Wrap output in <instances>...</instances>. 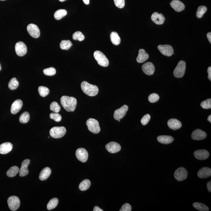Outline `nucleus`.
Returning <instances> with one entry per match:
<instances>
[{"label": "nucleus", "instance_id": "nucleus-1", "mask_svg": "<svg viewBox=\"0 0 211 211\" xmlns=\"http://www.w3.org/2000/svg\"><path fill=\"white\" fill-rule=\"evenodd\" d=\"M60 101L61 105L66 111H75L77 104V100L75 97L63 96L61 97Z\"/></svg>", "mask_w": 211, "mask_h": 211}, {"label": "nucleus", "instance_id": "nucleus-2", "mask_svg": "<svg viewBox=\"0 0 211 211\" xmlns=\"http://www.w3.org/2000/svg\"><path fill=\"white\" fill-rule=\"evenodd\" d=\"M81 86L83 92L89 96H95L98 93V87L94 85L90 84L87 82L83 81L81 83Z\"/></svg>", "mask_w": 211, "mask_h": 211}, {"label": "nucleus", "instance_id": "nucleus-3", "mask_svg": "<svg viewBox=\"0 0 211 211\" xmlns=\"http://www.w3.org/2000/svg\"><path fill=\"white\" fill-rule=\"evenodd\" d=\"M94 56L99 65L103 67H107L109 64V62L106 57L101 51H96L94 53Z\"/></svg>", "mask_w": 211, "mask_h": 211}, {"label": "nucleus", "instance_id": "nucleus-4", "mask_svg": "<svg viewBox=\"0 0 211 211\" xmlns=\"http://www.w3.org/2000/svg\"><path fill=\"white\" fill-rule=\"evenodd\" d=\"M86 124L89 130L92 133L97 134L100 133V124L96 120L90 118L86 121Z\"/></svg>", "mask_w": 211, "mask_h": 211}, {"label": "nucleus", "instance_id": "nucleus-5", "mask_svg": "<svg viewBox=\"0 0 211 211\" xmlns=\"http://www.w3.org/2000/svg\"><path fill=\"white\" fill-rule=\"evenodd\" d=\"M66 129L64 127H54L50 131V135L52 137L59 138L64 136L66 133Z\"/></svg>", "mask_w": 211, "mask_h": 211}, {"label": "nucleus", "instance_id": "nucleus-6", "mask_svg": "<svg viewBox=\"0 0 211 211\" xmlns=\"http://www.w3.org/2000/svg\"><path fill=\"white\" fill-rule=\"evenodd\" d=\"M186 69V63L185 61H180L178 64L174 71V75L176 78H182L184 76Z\"/></svg>", "mask_w": 211, "mask_h": 211}, {"label": "nucleus", "instance_id": "nucleus-7", "mask_svg": "<svg viewBox=\"0 0 211 211\" xmlns=\"http://www.w3.org/2000/svg\"><path fill=\"white\" fill-rule=\"evenodd\" d=\"M9 208L12 211H16L20 207V202L19 199L16 196L9 197L7 201Z\"/></svg>", "mask_w": 211, "mask_h": 211}, {"label": "nucleus", "instance_id": "nucleus-8", "mask_svg": "<svg viewBox=\"0 0 211 211\" xmlns=\"http://www.w3.org/2000/svg\"><path fill=\"white\" fill-rule=\"evenodd\" d=\"M188 176V172L185 168L180 167L175 171L174 178L178 181L181 182L186 179Z\"/></svg>", "mask_w": 211, "mask_h": 211}, {"label": "nucleus", "instance_id": "nucleus-9", "mask_svg": "<svg viewBox=\"0 0 211 211\" xmlns=\"http://www.w3.org/2000/svg\"><path fill=\"white\" fill-rule=\"evenodd\" d=\"M128 110V106L126 105H124L121 108L116 110L113 115L115 119L118 121L122 119L126 114Z\"/></svg>", "mask_w": 211, "mask_h": 211}, {"label": "nucleus", "instance_id": "nucleus-10", "mask_svg": "<svg viewBox=\"0 0 211 211\" xmlns=\"http://www.w3.org/2000/svg\"><path fill=\"white\" fill-rule=\"evenodd\" d=\"M27 31L30 35L34 38L37 39L40 37V29L37 25L33 23H31L28 25Z\"/></svg>", "mask_w": 211, "mask_h": 211}, {"label": "nucleus", "instance_id": "nucleus-11", "mask_svg": "<svg viewBox=\"0 0 211 211\" xmlns=\"http://www.w3.org/2000/svg\"><path fill=\"white\" fill-rule=\"evenodd\" d=\"M16 53L18 56H23L27 53V47L23 42H19L16 44L15 46Z\"/></svg>", "mask_w": 211, "mask_h": 211}, {"label": "nucleus", "instance_id": "nucleus-12", "mask_svg": "<svg viewBox=\"0 0 211 211\" xmlns=\"http://www.w3.org/2000/svg\"><path fill=\"white\" fill-rule=\"evenodd\" d=\"M75 155L79 160L85 163L88 160L89 154L85 149L83 148H80L76 150Z\"/></svg>", "mask_w": 211, "mask_h": 211}, {"label": "nucleus", "instance_id": "nucleus-13", "mask_svg": "<svg viewBox=\"0 0 211 211\" xmlns=\"http://www.w3.org/2000/svg\"><path fill=\"white\" fill-rule=\"evenodd\" d=\"M158 48L162 54L167 56H171L174 53L172 47L169 45H159Z\"/></svg>", "mask_w": 211, "mask_h": 211}, {"label": "nucleus", "instance_id": "nucleus-14", "mask_svg": "<svg viewBox=\"0 0 211 211\" xmlns=\"http://www.w3.org/2000/svg\"><path fill=\"white\" fill-rule=\"evenodd\" d=\"M207 134L205 132L200 129H196L193 131L192 133V139L195 141H200L203 140L207 137Z\"/></svg>", "mask_w": 211, "mask_h": 211}, {"label": "nucleus", "instance_id": "nucleus-15", "mask_svg": "<svg viewBox=\"0 0 211 211\" xmlns=\"http://www.w3.org/2000/svg\"><path fill=\"white\" fill-rule=\"evenodd\" d=\"M142 68L145 74L149 75H153L155 70V66L151 62H147L143 64Z\"/></svg>", "mask_w": 211, "mask_h": 211}, {"label": "nucleus", "instance_id": "nucleus-16", "mask_svg": "<svg viewBox=\"0 0 211 211\" xmlns=\"http://www.w3.org/2000/svg\"><path fill=\"white\" fill-rule=\"evenodd\" d=\"M105 147L107 150L111 153H115L119 152L121 149L120 145L114 142L108 143L106 146Z\"/></svg>", "mask_w": 211, "mask_h": 211}, {"label": "nucleus", "instance_id": "nucleus-17", "mask_svg": "<svg viewBox=\"0 0 211 211\" xmlns=\"http://www.w3.org/2000/svg\"><path fill=\"white\" fill-rule=\"evenodd\" d=\"M30 163V160L29 159H26L22 162L21 168L19 171L20 176L23 177L29 174L28 166H29Z\"/></svg>", "mask_w": 211, "mask_h": 211}, {"label": "nucleus", "instance_id": "nucleus-18", "mask_svg": "<svg viewBox=\"0 0 211 211\" xmlns=\"http://www.w3.org/2000/svg\"><path fill=\"white\" fill-rule=\"evenodd\" d=\"M195 158L199 160H205L208 158L210 153L207 151L201 149L195 151L193 153Z\"/></svg>", "mask_w": 211, "mask_h": 211}, {"label": "nucleus", "instance_id": "nucleus-19", "mask_svg": "<svg viewBox=\"0 0 211 211\" xmlns=\"http://www.w3.org/2000/svg\"><path fill=\"white\" fill-rule=\"evenodd\" d=\"M153 23L157 25H162L164 23L165 17L161 13H158V12L154 13L151 17Z\"/></svg>", "mask_w": 211, "mask_h": 211}, {"label": "nucleus", "instance_id": "nucleus-20", "mask_svg": "<svg viewBox=\"0 0 211 211\" xmlns=\"http://www.w3.org/2000/svg\"><path fill=\"white\" fill-rule=\"evenodd\" d=\"M23 106V102L20 100H17L13 103L11 108V112L13 114H16L21 110Z\"/></svg>", "mask_w": 211, "mask_h": 211}, {"label": "nucleus", "instance_id": "nucleus-21", "mask_svg": "<svg viewBox=\"0 0 211 211\" xmlns=\"http://www.w3.org/2000/svg\"><path fill=\"white\" fill-rule=\"evenodd\" d=\"M171 7L176 12H180L185 9L183 3L178 0H173L170 3Z\"/></svg>", "mask_w": 211, "mask_h": 211}, {"label": "nucleus", "instance_id": "nucleus-22", "mask_svg": "<svg viewBox=\"0 0 211 211\" xmlns=\"http://www.w3.org/2000/svg\"><path fill=\"white\" fill-rule=\"evenodd\" d=\"M167 125L170 129L173 130H178L182 127V124L180 121L175 119L169 120L167 122Z\"/></svg>", "mask_w": 211, "mask_h": 211}, {"label": "nucleus", "instance_id": "nucleus-23", "mask_svg": "<svg viewBox=\"0 0 211 211\" xmlns=\"http://www.w3.org/2000/svg\"><path fill=\"white\" fill-rule=\"evenodd\" d=\"M211 176V168L207 167H204L201 168L198 171V176L200 178H207Z\"/></svg>", "mask_w": 211, "mask_h": 211}, {"label": "nucleus", "instance_id": "nucleus-24", "mask_svg": "<svg viewBox=\"0 0 211 211\" xmlns=\"http://www.w3.org/2000/svg\"><path fill=\"white\" fill-rule=\"evenodd\" d=\"M13 145L10 142H5L0 145V154L5 155L12 150Z\"/></svg>", "mask_w": 211, "mask_h": 211}, {"label": "nucleus", "instance_id": "nucleus-25", "mask_svg": "<svg viewBox=\"0 0 211 211\" xmlns=\"http://www.w3.org/2000/svg\"><path fill=\"white\" fill-rule=\"evenodd\" d=\"M149 58V55L145 50L141 49L138 52V55L136 58V61L138 63H142L147 60Z\"/></svg>", "mask_w": 211, "mask_h": 211}, {"label": "nucleus", "instance_id": "nucleus-26", "mask_svg": "<svg viewBox=\"0 0 211 211\" xmlns=\"http://www.w3.org/2000/svg\"><path fill=\"white\" fill-rule=\"evenodd\" d=\"M51 173V168L46 167L42 170L39 175V178L41 181L46 180L49 177Z\"/></svg>", "mask_w": 211, "mask_h": 211}, {"label": "nucleus", "instance_id": "nucleus-27", "mask_svg": "<svg viewBox=\"0 0 211 211\" xmlns=\"http://www.w3.org/2000/svg\"><path fill=\"white\" fill-rule=\"evenodd\" d=\"M157 140L159 142L164 144H171L174 141V138L172 136H167V135H161L157 137Z\"/></svg>", "mask_w": 211, "mask_h": 211}, {"label": "nucleus", "instance_id": "nucleus-28", "mask_svg": "<svg viewBox=\"0 0 211 211\" xmlns=\"http://www.w3.org/2000/svg\"><path fill=\"white\" fill-rule=\"evenodd\" d=\"M110 39L113 44L117 45L121 43V39L119 34L116 32H112L110 34Z\"/></svg>", "mask_w": 211, "mask_h": 211}, {"label": "nucleus", "instance_id": "nucleus-29", "mask_svg": "<svg viewBox=\"0 0 211 211\" xmlns=\"http://www.w3.org/2000/svg\"><path fill=\"white\" fill-rule=\"evenodd\" d=\"M19 168L18 167L14 166L9 168L6 172V174L8 177L12 178L17 175L19 172Z\"/></svg>", "mask_w": 211, "mask_h": 211}, {"label": "nucleus", "instance_id": "nucleus-30", "mask_svg": "<svg viewBox=\"0 0 211 211\" xmlns=\"http://www.w3.org/2000/svg\"><path fill=\"white\" fill-rule=\"evenodd\" d=\"M67 12L65 9H60L56 11L54 14V18L57 20H60L67 15Z\"/></svg>", "mask_w": 211, "mask_h": 211}, {"label": "nucleus", "instance_id": "nucleus-31", "mask_svg": "<svg viewBox=\"0 0 211 211\" xmlns=\"http://www.w3.org/2000/svg\"><path fill=\"white\" fill-rule=\"evenodd\" d=\"M91 182L89 179H86L82 182L79 185V188L81 191H86L89 188Z\"/></svg>", "mask_w": 211, "mask_h": 211}, {"label": "nucleus", "instance_id": "nucleus-32", "mask_svg": "<svg viewBox=\"0 0 211 211\" xmlns=\"http://www.w3.org/2000/svg\"><path fill=\"white\" fill-rule=\"evenodd\" d=\"M193 206L194 208L199 211H208L209 210V208L207 206L200 203H193Z\"/></svg>", "mask_w": 211, "mask_h": 211}, {"label": "nucleus", "instance_id": "nucleus-33", "mask_svg": "<svg viewBox=\"0 0 211 211\" xmlns=\"http://www.w3.org/2000/svg\"><path fill=\"white\" fill-rule=\"evenodd\" d=\"M58 203H59V200L58 198H53L48 203L47 205V208L49 210H53L57 206Z\"/></svg>", "mask_w": 211, "mask_h": 211}, {"label": "nucleus", "instance_id": "nucleus-34", "mask_svg": "<svg viewBox=\"0 0 211 211\" xmlns=\"http://www.w3.org/2000/svg\"><path fill=\"white\" fill-rule=\"evenodd\" d=\"M72 44L69 40L61 41L60 44V47L61 49L68 50L72 46Z\"/></svg>", "mask_w": 211, "mask_h": 211}, {"label": "nucleus", "instance_id": "nucleus-35", "mask_svg": "<svg viewBox=\"0 0 211 211\" xmlns=\"http://www.w3.org/2000/svg\"><path fill=\"white\" fill-rule=\"evenodd\" d=\"M207 8L205 6H201L198 8L197 11L196 13V17L198 18H202L203 16L207 12Z\"/></svg>", "mask_w": 211, "mask_h": 211}, {"label": "nucleus", "instance_id": "nucleus-36", "mask_svg": "<svg viewBox=\"0 0 211 211\" xmlns=\"http://www.w3.org/2000/svg\"><path fill=\"white\" fill-rule=\"evenodd\" d=\"M30 119L29 113L28 112L25 111L20 116L19 118V121L20 123L23 124H26L29 122Z\"/></svg>", "mask_w": 211, "mask_h": 211}, {"label": "nucleus", "instance_id": "nucleus-37", "mask_svg": "<svg viewBox=\"0 0 211 211\" xmlns=\"http://www.w3.org/2000/svg\"><path fill=\"white\" fill-rule=\"evenodd\" d=\"M18 82L15 78H12L9 82L8 87L11 90H15L18 87Z\"/></svg>", "mask_w": 211, "mask_h": 211}, {"label": "nucleus", "instance_id": "nucleus-38", "mask_svg": "<svg viewBox=\"0 0 211 211\" xmlns=\"http://www.w3.org/2000/svg\"><path fill=\"white\" fill-rule=\"evenodd\" d=\"M39 94L42 97H45L49 95L50 91L48 88L43 86H39L38 89Z\"/></svg>", "mask_w": 211, "mask_h": 211}, {"label": "nucleus", "instance_id": "nucleus-39", "mask_svg": "<svg viewBox=\"0 0 211 211\" xmlns=\"http://www.w3.org/2000/svg\"><path fill=\"white\" fill-rule=\"evenodd\" d=\"M72 39L75 40H78L80 42L82 41L85 39V36L80 31H77L74 33L72 36Z\"/></svg>", "mask_w": 211, "mask_h": 211}, {"label": "nucleus", "instance_id": "nucleus-40", "mask_svg": "<svg viewBox=\"0 0 211 211\" xmlns=\"http://www.w3.org/2000/svg\"><path fill=\"white\" fill-rule=\"evenodd\" d=\"M50 110L54 113H58L61 109L60 106L56 102H53L50 106Z\"/></svg>", "mask_w": 211, "mask_h": 211}, {"label": "nucleus", "instance_id": "nucleus-41", "mask_svg": "<svg viewBox=\"0 0 211 211\" xmlns=\"http://www.w3.org/2000/svg\"><path fill=\"white\" fill-rule=\"evenodd\" d=\"M44 75L48 76H53L56 73V70L54 68L50 67L49 68L45 69L43 71Z\"/></svg>", "mask_w": 211, "mask_h": 211}, {"label": "nucleus", "instance_id": "nucleus-42", "mask_svg": "<svg viewBox=\"0 0 211 211\" xmlns=\"http://www.w3.org/2000/svg\"><path fill=\"white\" fill-rule=\"evenodd\" d=\"M201 106L204 109H210L211 108V99H207V100L201 102Z\"/></svg>", "mask_w": 211, "mask_h": 211}, {"label": "nucleus", "instance_id": "nucleus-43", "mask_svg": "<svg viewBox=\"0 0 211 211\" xmlns=\"http://www.w3.org/2000/svg\"><path fill=\"white\" fill-rule=\"evenodd\" d=\"M160 97L158 94L153 93L150 94L148 97V100L151 103H155L158 101Z\"/></svg>", "mask_w": 211, "mask_h": 211}, {"label": "nucleus", "instance_id": "nucleus-44", "mask_svg": "<svg viewBox=\"0 0 211 211\" xmlns=\"http://www.w3.org/2000/svg\"><path fill=\"white\" fill-rule=\"evenodd\" d=\"M50 117L56 122H59L61 120L62 117L58 113H53L50 114Z\"/></svg>", "mask_w": 211, "mask_h": 211}, {"label": "nucleus", "instance_id": "nucleus-45", "mask_svg": "<svg viewBox=\"0 0 211 211\" xmlns=\"http://www.w3.org/2000/svg\"><path fill=\"white\" fill-rule=\"evenodd\" d=\"M151 119V116L148 114H146L141 120V122L143 125L145 126L148 123Z\"/></svg>", "mask_w": 211, "mask_h": 211}, {"label": "nucleus", "instance_id": "nucleus-46", "mask_svg": "<svg viewBox=\"0 0 211 211\" xmlns=\"http://www.w3.org/2000/svg\"><path fill=\"white\" fill-rule=\"evenodd\" d=\"M115 5L119 8H122L125 6V0H114Z\"/></svg>", "mask_w": 211, "mask_h": 211}, {"label": "nucleus", "instance_id": "nucleus-47", "mask_svg": "<svg viewBox=\"0 0 211 211\" xmlns=\"http://www.w3.org/2000/svg\"><path fill=\"white\" fill-rule=\"evenodd\" d=\"M120 211H131V207L128 203L124 204L121 207Z\"/></svg>", "mask_w": 211, "mask_h": 211}, {"label": "nucleus", "instance_id": "nucleus-48", "mask_svg": "<svg viewBox=\"0 0 211 211\" xmlns=\"http://www.w3.org/2000/svg\"><path fill=\"white\" fill-rule=\"evenodd\" d=\"M208 73V78L211 81V67H209L207 70Z\"/></svg>", "mask_w": 211, "mask_h": 211}, {"label": "nucleus", "instance_id": "nucleus-49", "mask_svg": "<svg viewBox=\"0 0 211 211\" xmlns=\"http://www.w3.org/2000/svg\"><path fill=\"white\" fill-rule=\"evenodd\" d=\"M207 187L208 188V190L209 192L211 193V181H209L207 183Z\"/></svg>", "mask_w": 211, "mask_h": 211}, {"label": "nucleus", "instance_id": "nucleus-50", "mask_svg": "<svg viewBox=\"0 0 211 211\" xmlns=\"http://www.w3.org/2000/svg\"><path fill=\"white\" fill-rule=\"evenodd\" d=\"M207 37L208 39L209 40V42H210V44H211V33L209 32L207 34Z\"/></svg>", "mask_w": 211, "mask_h": 211}, {"label": "nucleus", "instance_id": "nucleus-51", "mask_svg": "<svg viewBox=\"0 0 211 211\" xmlns=\"http://www.w3.org/2000/svg\"><path fill=\"white\" fill-rule=\"evenodd\" d=\"M94 211H103V210L100 208V207H97V206H95V207L94 208Z\"/></svg>", "mask_w": 211, "mask_h": 211}, {"label": "nucleus", "instance_id": "nucleus-52", "mask_svg": "<svg viewBox=\"0 0 211 211\" xmlns=\"http://www.w3.org/2000/svg\"><path fill=\"white\" fill-rule=\"evenodd\" d=\"M83 2L86 4H89V0H83Z\"/></svg>", "mask_w": 211, "mask_h": 211}, {"label": "nucleus", "instance_id": "nucleus-53", "mask_svg": "<svg viewBox=\"0 0 211 211\" xmlns=\"http://www.w3.org/2000/svg\"><path fill=\"white\" fill-rule=\"evenodd\" d=\"M207 120H208V121L209 122H210V123H211V115H210V116H208V118Z\"/></svg>", "mask_w": 211, "mask_h": 211}, {"label": "nucleus", "instance_id": "nucleus-54", "mask_svg": "<svg viewBox=\"0 0 211 211\" xmlns=\"http://www.w3.org/2000/svg\"><path fill=\"white\" fill-rule=\"evenodd\" d=\"M65 1H66V0H59V1L60 2H64Z\"/></svg>", "mask_w": 211, "mask_h": 211}, {"label": "nucleus", "instance_id": "nucleus-55", "mask_svg": "<svg viewBox=\"0 0 211 211\" xmlns=\"http://www.w3.org/2000/svg\"><path fill=\"white\" fill-rule=\"evenodd\" d=\"M1 64H0V71H1Z\"/></svg>", "mask_w": 211, "mask_h": 211}, {"label": "nucleus", "instance_id": "nucleus-56", "mask_svg": "<svg viewBox=\"0 0 211 211\" xmlns=\"http://www.w3.org/2000/svg\"><path fill=\"white\" fill-rule=\"evenodd\" d=\"M118 121H119V122H120V120H118Z\"/></svg>", "mask_w": 211, "mask_h": 211}, {"label": "nucleus", "instance_id": "nucleus-57", "mask_svg": "<svg viewBox=\"0 0 211 211\" xmlns=\"http://www.w3.org/2000/svg\"><path fill=\"white\" fill-rule=\"evenodd\" d=\"M0 1H5V0H0Z\"/></svg>", "mask_w": 211, "mask_h": 211}]
</instances>
